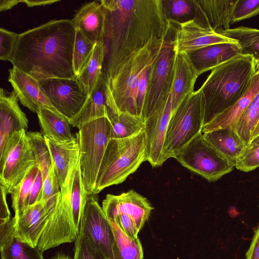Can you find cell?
Instances as JSON below:
<instances>
[{
  "label": "cell",
  "instance_id": "cell-1",
  "mask_svg": "<svg viewBox=\"0 0 259 259\" xmlns=\"http://www.w3.org/2000/svg\"><path fill=\"white\" fill-rule=\"evenodd\" d=\"M105 39L109 45L106 70L145 46L153 37L167 38L172 27L162 0H101Z\"/></svg>",
  "mask_w": 259,
  "mask_h": 259
},
{
  "label": "cell",
  "instance_id": "cell-2",
  "mask_svg": "<svg viewBox=\"0 0 259 259\" xmlns=\"http://www.w3.org/2000/svg\"><path fill=\"white\" fill-rule=\"evenodd\" d=\"M75 33L72 20L50 21L18 34L9 61L37 80L76 78L73 64Z\"/></svg>",
  "mask_w": 259,
  "mask_h": 259
},
{
  "label": "cell",
  "instance_id": "cell-3",
  "mask_svg": "<svg viewBox=\"0 0 259 259\" xmlns=\"http://www.w3.org/2000/svg\"><path fill=\"white\" fill-rule=\"evenodd\" d=\"M167 39L151 38L143 48L106 70L104 77L107 105L113 113L126 112L139 116L137 94L141 75L157 59Z\"/></svg>",
  "mask_w": 259,
  "mask_h": 259
},
{
  "label": "cell",
  "instance_id": "cell-4",
  "mask_svg": "<svg viewBox=\"0 0 259 259\" xmlns=\"http://www.w3.org/2000/svg\"><path fill=\"white\" fill-rule=\"evenodd\" d=\"M254 74V59L242 55L211 70L200 88L205 101L204 125L245 94Z\"/></svg>",
  "mask_w": 259,
  "mask_h": 259
},
{
  "label": "cell",
  "instance_id": "cell-5",
  "mask_svg": "<svg viewBox=\"0 0 259 259\" xmlns=\"http://www.w3.org/2000/svg\"><path fill=\"white\" fill-rule=\"evenodd\" d=\"M145 131L125 139H110L98 174L94 195L123 182L146 161Z\"/></svg>",
  "mask_w": 259,
  "mask_h": 259
},
{
  "label": "cell",
  "instance_id": "cell-6",
  "mask_svg": "<svg viewBox=\"0 0 259 259\" xmlns=\"http://www.w3.org/2000/svg\"><path fill=\"white\" fill-rule=\"evenodd\" d=\"M205 101L199 88L190 94L172 114L166 132L162 157L176 158L187 145L202 133Z\"/></svg>",
  "mask_w": 259,
  "mask_h": 259
},
{
  "label": "cell",
  "instance_id": "cell-7",
  "mask_svg": "<svg viewBox=\"0 0 259 259\" xmlns=\"http://www.w3.org/2000/svg\"><path fill=\"white\" fill-rule=\"evenodd\" d=\"M110 124L106 117L92 121L76 133L79 147V165L85 188L94 194L100 167L109 141Z\"/></svg>",
  "mask_w": 259,
  "mask_h": 259
},
{
  "label": "cell",
  "instance_id": "cell-8",
  "mask_svg": "<svg viewBox=\"0 0 259 259\" xmlns=\"http://www.w3.org/2000/svg\"><path fill=\"white\" fill-rule=\"evenodd\" d=\"M102 208L108 221H114L132 238L138 237L153 209L145 197L132 190L120 195L107 194Z\"/></svg>",
  "mask_w": 259,
  "mask_h": 259
},
{
  "label": "cell",
  "instance_id": "cell-9",
  "mask_svg": "<svg viewBox=\"0 0 259 259\" xmlns=\"http://www.w3.org/2000/svg\"><path fill=\"white\" fill-rule=\"evenodd\" d=\"M0 183L11 194L15 187L37 165L27 132L11 134L0 153Z\"/></svg>",
  "mask_w": 259,
  "mask_h": 259
},
{
  "label": "cell",
  "instance_id": "cell-10",
  "mask_svg": "<svg viewBox=\"0 0 259 259\" xmlns=\"http://www.w3.org/2000/svg\"><path fill=\"white\" fill-rule=\"evenodd\" d=\"M172 40H166L150 68L142 116L145 122L165 104L170 96L175 57Z\"/></svg>",
  "mask_w": 259,
  "mask_h": 259
},
{
  "label": "cell",
  "instance_id": "cell-11",
  "mask_svg": "<svg viewBox=\"0 0 259 259\" xmlns=\"http://www.w3.org/2000/svg\"><path fill=\"white\" fill-rule=\"evenodd\" d=\"M176 159L210 182L219 180L234 167L205 140L202 133L192 140Z\"/></svg>",
  "mask_w": 259,
  "mask_h": 259
},
{
  "label": "cell",
  "instance_id": "cell-12",
  "mask_svg": "<svg viewBox=\"0 0 259 259\" xmlns=\"http://www.w3.org/2000/svg\"><path fill=\"white\" fill-rule=\"evenodd\" d=\"M38 82L53 106L70 124L79 116L88 102L89 96L76 78H52Z\"/></svg>",
  "mask_w": 259,
  "mask_h": 259
},
{
  "label": "cell",
  "instance_id": "cell-13",
  "mask_svg": "<svg viewBox=\"0 0 259 259\" xmlns=\"http://www.w3.org/2000/svg\"><path fill=\"white\" fill-rule=\"evenodd\" d=\"M79 231L102 259H114L115 238L112 228L94 194L89 196Z\"/></svg>",
  "mask_w": 259,
  "mask_h": 259
},
{
  "label": "cell",
  "instance_id": "cell-14",
  "mask_svg": "<svg viewBox=\"0 0 259 259\" xmlns=\"http://www.w3.org/2000/svg\"><path fill=\"white\" fill-rule=\"evenodd\" d=\"M172 22L178 24L172 40L176 53L188 55L211 45L236 42L217 31L202 27L195 19L183 22Z\"/></svg>",
  "mask_w": 259,
  "mask_h": 259
},
{
  "label": "cell",
  "instance_id": "cell-15",
  "mask_svg": "<svg viewBox=\"0 0 259 259\" xmlns=\"http://www.w3.org/2000/svg\"><path fill=\"white\" fill-rule=\"evenodd\" d=\"M56 204L57 202L52 204L48 200L29 205L14 224L15 235L32 246L37 247L42 232L53 215Z\"/></svg>",
  "mask_w": 259,
  "mask_h": 259
},
{
  "label": "cell",
  "instance_id": "cell-16",
  "mask_svg": "<svg viewBox=\"0 0 259 259\" xmlns=\"http://www.w3.org/2000/svg\"><path fill=\"white\" fill-rule=\"evenodd\" d=\"M172 114L170 95L165 104L145 122L146 161L153 167L164 163L162 149L166 132Z\"/></svg>",
  "mask_w": 259,
  "mask_h": 259
},
{
  "label": "cell",
  "instance_id": "cell-17",
  "mask_svg": "<svg viewBox=\"0 0 259 259\" xmlns=\"http://www.w3.org/2000/svg\"><path fill=\"white\" fill-rule=\"evenodd\" d=\"M9 73L8 81L24 106L36 113L44 107L60 114L41 90L38 80L14 66Z\"/></svg>",
  "mask_w": 259,
  "mask_h": 259
},
{
  "label": "cell",
  "instance_id": "cell-18",
  "mask_svg": "<svg viewBox=\"0 0 259 259\" xmlns=\"http://www.w3.org/2000/svg\"><path fill=\"white\" fill-rule=\"evenodd\" d=\"M56 172L58 178L60 190L64 188L73 176L79 162V147L77 137L72 140L55 141L45 137Z\"/></svg>",
  "mask_w": 259,
  "mask_h": 259
},
{
  "label": "cell",
  "instance_id": "cell-19",
  "mask_svg": "<svg viewBox=\"0 0 259 259\" xmlns=\"http://www.w3.org/2000/svg\"><path fill=\"white\" fill-rule=\"evenodd\" d=\"M195 20L202 27L214 31L230 28L237 0H194Z\"/></svg>",
  "mask_w": 259,
  "mask_h": 259
},
{
  "label": "cell",
  "instance_id": "cell-20",
  "mask_svg": "<svg viewBox=\"0 0 259 259\" xmlns=\"http://www.w3.org/2000/svg\"><path fill=\"white\" fill-rule=\"evenodd\" d=\"M18 99L13 91H0V153L9 137L12 134L28 128V120L18 105Z\"/></svg>",
  "mask_w": 259,
  "mask_h": 259
},
{
  "label": "cell",
  "instance_id": "cell-21",
  "mask_svg": "<svg viewBox=\"0 0 259 259\" xmlns=\"http://www.w3.org/2000/svg\"><path fill=\"white\" fill-rule=\"evenodd\" d=\"M198 76L188 55L175 53L170 92L172 114L187 97L194 92Z\"/></svg>",
  "mask_w": 259,
  "mask_h": 259
},
{
  "label": "cell",
  "instance_id": "cell-22",
  "mask_svg": "<svg viewBox=\"0 0 259 259\" xmlns=\"http://www.w3.org/2000/svg\"><path fill=\"white\" fill-rule=\"evenodd\" d=\"M241 55L236 42L211 45L188 54L199 76Z\"/></svg>",
  "mask_w": 259,
  "mask_h": 259
},
{
  "label": "cell",
  "instance_id": "cell-23",
  "mask_svg": "<svg viewBox=\"0 0 259 259\" xmlns=\"http://www.w3.org/2000/svg\"><path fill=\"white\" fill-rule=\"evenodd\" d=\"M105 12L101 1L83 5L75 14L72 21L76 29L91 41L104 42Z\"/></svg>",
  "mask_w": 259,
  "mask_h": 259
},
{
  "label": "cell",
  "instance_id": "cell-24",
  "mask_svg": "<svg viewBox=\"0 0 259 259\" xmlns=\"http://www.w3.org/2000/svg\"><path fill=\"white\" fill-rule=\"evenodd\" d=\"M14 218L0 222L2 259H44L42 252L14 234Z\"/></svg>",
  "mask_w": 259,
  "mask_h": 259
},
{
  "label": "cell",
  "instance_id": "cell-25",
  "mask_svg": "<svg viewBox=\"0 0 259 259\" xmlns=\"http://www.w3.org/2000/svg\"><path fill=\"white\" fill-rule=\"evenodd\" d=\"M259 92V72L254 74L245 94L233 105L203 126L202 133L221 128L234 130L236 122Z\"/></svg>",
  "mask_w": 259,
  "mask_h": 259
},
{
  "label": "cell",
  "instance_id": "cell-26",
  "mask_svg": "<svg viewBox=\"0 0 259 259\" xmlns=\"http://www.w3.org/2000/svg\"><path fill=\"white\" fill-rule=\"evenodd\" d=\"M202 134L205 140L234 167L247 147L231 128H221Z\"/></svg>",
  "mask_w": 259,
  "mask_h": 259
},
{
  "label": "cell",
  "instance_id": "cell-27",
  "mask_svg": "<svg viewBox=\"0 0 259 259\" xmlns=\"http://www.w3.org/2000/svg\"><path fill=\"white\" fill-rule=\"evenodd\" d=\"M104 75L98 85L89 96L88 102L79 116L70 124L78 129L96 119L106 117L112 112L108 108L106 94ZM113 113V112H112Z\"/></svg>",
  "mask_w": 259,
  "mask_h": 259
},
{
  "label": "cell",
  "instance_id": "cell-28",
  "mask_svg": "<svg viewBox=\"0 0 259 259\" xmlns=\"http://www.w3.org/2000/svg\"><path fill=\"white\" fill-rule=\"evenodd\" d=\"M41 134L55 141L64 142L73 140L69 121L60 114L46 107H41L37 113Z\"/></svg>",
  "mask_w": 259,
  "mask_h": 259
},
{
  "label": "cell",
  "instance_id": "cell-29",
  "mask_svg": "<svg viewBox=\"0 0 259 259\" xmlns=\"http://www.w3.org/2000/svg\"><path fill=\"white\" fill-rule=\"evenodd\" d=\"M106 53L105 42L97 43L89 63L76 77L80 86L89 96L95 91L104 75L102 69Z\"/></svg>",
  "mask_w": 259,
  "mask_h": 259
},
{
  "label": "cell",
  "instance_id": "cell-30",
  "mask_svg": "<svg viewBox=\"0 0 259 259\" xmlns=\"http://www.w3.org/2000/svg\"><path fill=\"white\" fill-rule=\"evenodd\" d=\"M108 119L110 124V139L130 138L145 129V122L141 117L128 113H112Z\"/></svg>",
  "mask_w": 259,
  "mask_h": 259
},
{
  "label": "cell",
  "instance_id": "cell-31",
  "mask_svg": "<svg viewBox=\"0 0 259 259\" xmlns=\"http://www.w3.org/2000/svg\"><path fill=\"white\" fill-rule=\"evenodd\" d=\"M232 39L239 45L241 55L259 58V29L240 26L217 31Z\"/></svg>",
  "mask_w": 259,
  "mask_h": 259
},
{
  "label": "cell",
  "instance_id": "cell-32",
  "mask_svg": "<svg viewBox=\"0 0 259 259\" xmlns=\"http://www.w3.org/2000/svg\"><path fill=\"white\" fill-rule=\"evenodd\" d=\"M90 195L83 183L79 162L75 170L69 192V198L74 223L78 233H79L80 223Z\"/></svg>",
  "mask_w": 259,
  "mask_h": 259
},
{
  "label": "cell",
  "instance_id": "cell-33",
  "mask_svg": "<svg viewBox=\"0 0 259 259\" xmlns=\"http://www.w3.org/2000/svg\"><path fill=\"white\" fill-rule=\"evenodd\" d=\"M115 238L114 259H143L142 246L138 237L126 235L113 221H109Z\"/></svg>",
  "mask_w": 259,
  "mask_h": 259
},
{
  "label": "cell",
  "instance_id": "cell-34",
  "mask_svg": "<svg viewBox=\"0 0 259 259\" xmlns=\"http://www.w3.org/2000/svg\"><path fill=\"white\" fill-rule=\"evenodd\" d=\"M39 170L34 166L25 178L14 188L11 193L12 207L14 211V224L23 215L29 206V200L33 183Z\"/></svg>",
  "mask_w": 259,
  "mask_h": 259
},
{
  "label": "cell",
  "instance_id": "cell-35",
  "mask_svg": "<svg viewBox=\"0 0 259 259\" xmlns=\"http://www.w3.org/2000/svg\"><path fill=\"white\" fill-rule=\"evenodd\" d=\"M258 119L259 92L243 112L234 127L235 132L246 146L252 141V135Z\"/></svg>",
  "mask_w": 259,
  "mask_h": 259
},
{
  "label": "cell",
  "instance_id": "cell-36",
  "mask_svg": "<svg viewBox=\"0 0 259 259\" xmlns=\"http://www.w3.org/2000/svg\"><path fill=\"white\" fill-rule=\"evenodd\" d=\"M27 134L36 164L41 172L44 180L53 163L50 149L41 133L37 132H27Z\"/></svg>",
  "mask_w": 259,
  "mask_h": 259
},
{
  "label": "cell",
  "instance_id": "cell-37",
  "mask_svg": "<svg viewBox=\"0 0 259 259\" xmlns=\"http://www.w3.org/2000/svg\"><path fill=\"white\" fill-rule=\"evenodd\" d=\"M96 44L85 37L80 30L76 29L73 64L76 77L81 73L89 63Z\"/></svg>",
  "mask_w": 259,
  "mask_h": 259
},
{
  "label": "cell",
  "instance_id": "cell-38",
  "mask_svg": "<svg viewBox=\"0 0 259 259\" xmlns=\"http://www.w3.org/2000/svg\"><path fill=\"white\" fill-rule=\"evenodd\" d=\"M163 5L166 16L170 22H179V20L184 18L188 19L189 17L192 19L191 17H195L194 7L192 1H163Z\"/></svg>",
  "mask_w": 259,
  "mask_h": 259
},
{
  "label": "cell",
  "instance_id": "cell-39",
  "mask_svg": "<svg viewBox=\"0 0 259 259\" xmlns=\"http://www.w3.org/2000/svg\"><path fill=\"white\" fill-rule=\"evenodd\" d=\"M259 14V0H237L234 7L231 23Z\"/></svg>",
  "mask_w": 259,
  "mask_h": 259
},
{
  "label": "cell",
  "instance_id": "cell-40",
  "mask_svg": "<svg viewBox=\"0 0 259 259\" xmlns=\"http://www.w3.org/2000/svg\"><path fill=\"white\" fill-rule=\"evenodd\" d=\"M235 167L240 171L249 172L259 167V145L246 147Z\"/></svg>",
  "mask_w": 259,
  "mask_h": 259
},
{
  "label": "cell",
  "instance_id": "cell-41",
  "mask_svg": "<svg viewBox=\"0 0 259 259\" xmlns=\"http://www.w3.org/2000/svg\"><path fill=\"white\" fill-rule=\"evenodd\" d=\"M74 242L73 259H102L80 231Z\"/></svg>",
  "mask_w": 259,
  "mask_h": 259
},
{
  "label": "cell",
  "instance_id": "cell-42",
  "mask_svg": "<svg viewBox=\"0 0 259 259\" xmlns=\"http://www.w3.org/2000/svg\"><path fill=\"white\" fill-rule=\"evenodd\" d=\"M58 178L54 163L43 182L42 196L40 201H47L60 192Z\"/></svg>",
  "mask_w": 259,
  "mask_h": 259
},
{
  "label": "cell",
  "instance_id": "cell-43",
  "mask_svg": "<svg viewBox=\"0 0 259 259\" xmlns=\"http://www.w3.org/2000/svg\"><path fill=\"white\" fill-rule=\"evenodd\" d=\"M18 34L3 28H0V59L9 61L12 55Z\"/></svg>",
  "mask_w": 259,
  "mask_h": 259
},
{
  "label": "cell",
  "instance_id": "cell-44",
  "mask_svg": "<svg viewBox=\"0 0 259 259\" xmlns=\"http://www.w3.org/2000/svg\"><path fill=\"white\" fill-rule=\"evenodd\" d=\"M150 68L146 69L141 74L138 88L137 105L139 116L142 118L143 109L148 84Z\"/></svg>",
  "mask_w": 259,
  "mask_h": 259
},
{
  "label": "cell",
  "instance_id": "cell-45",
  "mask_svg": "<svg viewBox=\"0 0 259 259\" xmlns=\"http://www.w3.org/2000/svg\"><path fill=\"white\" fill-rule=\"evenodd\" d=\"M43 182L42 175L39 169L31 188L29 206L40 202L42 196Z\"/></svg>",
  "mask_w": 259,
  "mask_h": 259
},
{
  "label": "cell",
  "instance_id": "cell-46",
  "mask_svg": "<svg viewBox=\"0 0 259 259\" xmlns=\"http://www.w3.org/2000/svg\"><path fill=\"white\" fill-rule=\"evenodd\" d=\"M8 194L6 189L1 185L0 222L7 221L11 218L7 202Z\"/></svg>",
  "mask_w": 259,
  "mask_h": 259
},
{
  "label": "cell",
  "instance_id": "cell-47",
  "mask_svg": "<svg viewBox=\"0 0 259 259\" xmlns=\"http://www.w3.org/2000/svg\"><path fill=\"white\" fill-rule=\"evenodd\" d=\"M246 259H259V226L254 232L250 246L246 253Z\"/></svg>",
  "mask_w": 259,
  "mask_h": 259
},
{
  "label": "cell",
  "instance_id": "cell-48",
  "mask_svg": "<svg viewBox=\"0 0 259 259\" xmlns=\"http://www.w3.org/2000/svg\"><path fill=\"white\" fill-rule=\"evenodd\" d=\"M59 1V0H21V3L25 4L29 7H33L51 5Z\"/></svg>",
  "mask_w": 259,
  "mask_h": 259
},
{
  "label": "cell",
  "instance_id": "cell-49",
  "mask_svg": "<svg viewBox=\"0 0 259 259\" xmlns=\"http://www.w3.org/2000/svg\"><path fill=\"white\" fill-rule=\"evenodd\" d=\"M20 3L21 0H1L0 11L2 12L11 9Z\"/></svg>",
  "mask_w": 259,
  "mask_h": 259
},
{
  "label": "cell",
  "instance_id": "cell-50",
  "mask_svg": "<svg viewBox=\"0 0 259 259\" xmlns=\"http://www.w3.org/2000/svg\"><path fill=\"white\" fill-rule=\"evenodd\" d=\"M259 136V119L254 127L252 135V141ZM252 142V141H251Z\"/></svg>",
  "mask_w": 259,
  "mask_h": 259
},
{
  "label": "cell",
  "instance_id": "cell-51",
  "mask_svg": "<svg viewBox=\"0 0 259 259\" xmlns=\"http://www.w3.org/2000/svg\"><path fill=\"white\" fill-rule=\"evenodd\" d=\"M52 259H71L68 255L64 254L59 253L56 255Z\"/></svg>",
  "mask_w": 259,
  "mask_h": 259
},
{
  "label": "cell",
  "instance_id": "cell-52",
  "mask_svg": "<svg viewBox=\"0 0 259 259\" xmlns=\"http://www.w3.org/2000/svg\"><path fill=\"white\" fill-rule=\"evenodd\" d=\"M254 73H257L259 72V58L254 59Z\"/></svg>",
  "mask_w": 259,
  "mask_h": 259
},
{
  "label": "cell",
  "instance_id": "cell-53",
  "mask_svg": "<svg viewBox=\"0 0 259 259\" xmlns=\"http://www.w3.org/2000/svg\"><path fill=\"white\" fill-rule=\"evenodd\" d=\"M257 145H259V136L254 139H253L248 146H253Z\"/></svg>",
  "mask_w": 259,
  "mask_h": 259
}]
</instances>
